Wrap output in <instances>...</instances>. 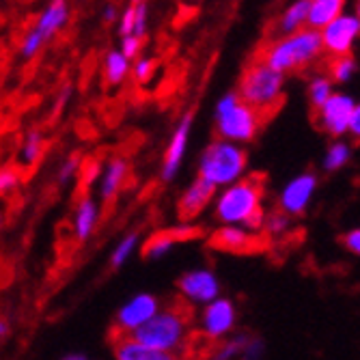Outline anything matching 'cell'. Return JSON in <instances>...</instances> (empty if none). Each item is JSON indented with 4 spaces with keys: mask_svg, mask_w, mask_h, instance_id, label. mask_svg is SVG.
Returning a JSON list of instances; mask_svg holds the SVG:
<instances>
[{
    "mask_svg": "<svg viewBox=\"0 0 360 360\" xmlns=\"http://www.w3.org/2000/svg\"><path fill=\"white\" fill-rule=\"evenodd\" d=\"M321 37L317 30L302 28L289 37L274 39L261 44L255 52V63L266 65V68L285 74V72H300L311 65L321 54Z\"/></svg>",
    "mask_w": 360,
    "mask_h": 360,
    "instance_id": "obj_1",
    "label": "cell"
},
{
    "mask_svg": "<svg viewBox=\"0 0 360 360\" xmlns=\"http://www.w3.org/2000/svg\"><path fill=\"white\" fill-rule=\"evenodd\" d=\"M192 313L194 311L188 304V300L179 296L171 300V304L162 313H155L147 323L139 326L136 330H129L127 335L149 349L169 352L181 343L188 323L192 321Z\"/></svg>",
    "mask_w": 360,
    "mask_h": 360,
    "instance_id": "obj_2",
    "label": "cell"
},
{
    "mask_svg": "<svg viewBox=\"0 0 360 360\" xmlns=\"http://www.w3.org/2000/svg\"><path fill=\"white\" fill-rule=\"evenodd\" d=\"M283 80V74L250 60L242 72L238 97L261 117V121L268 123L272 117H276L285 102Z\"/></svg>",
    "mask_w": 360,
    "mask_h": 360,
    "instance_id": "obj_3",
    "label": "cell"
},
{
    "mask_svg": "<svg viewBox=\"0 0 360 360\" xmlns=\"http://www.w3.org/2000/svg\"><path fill=\"white\" fill-rule=\"evenodd\" d=\"M268 177L264 173H250L242 181L229 188L216 205V218L222 222H242L248 229H259L264 224V210H261V196H264Z\"/></svg>",
    "mask_w": 360,
    "mask_h": 360,
    "instance_id": "obj_4",
    "label": "cell"
},
{
    "mask_svg": "<svg viewBox=\"0 0 360 360\" xmlns=\"http://www.w3.org/2000/svg\"><path fill=\"white\" fill-rule=\"evenodd\" d=\"M264 121L261 117L246 106L236 93L226 95L218 104L216 112V134L226 141H252L255 134L261 129Z\"/></svg>",
    "mask_w": 360,
    "mask_h": 360,
    "instance_id": "obj_5",
    "label": "cell"
},
{
    "mask_svg": "<svg viewBox=\"0 0 360 360\" xmlns=\"http://www.w3.org/2000/svg\"><path fill=\"white\" fill-rule=\"evenodd\" d=\"M246 160L248 158H246L244 149H240L231 143L216 141L205 149V153L201 158L199 177L214 186L231 184L244 173Z\"/></svg>",
    "mask_w": 360,
    "mask_h": 360,
    "instance_id": "obj_6",
    "label": "cell"
},
{
    "mask_svg": "<svg viewBox=\"0 0 360 360\" xmlns=\"http://www.w3.org/2000/svg\"><path fill=\"white\" fill-rule=\"evenodd\" d=\"M210 246L222 252H233V255H257V252H266L270 248V236L248 233L236 226H224V229H218L216 233H212Z\"/></svg>",
    "mask_w": 360,
    "mask_h": 360,
    "instance_id": "obj_7",
    "label": "cell"
},
{
    "mask_svg": "<svg viewBox=\"0 0 360 360\" xmlns=\"http://www.w3.org/2000/svg\"><path fill=\"white\" fill-rule=\"evenodd\" d=\"M358 35H360V18L354 15H341L319 32L321 48L330 56H349L352 44Z\"/></svg>",
    "mask_w": 360,
    "mask_h": 360,
    "instance_id": "obj_8",
    "label": "cell"
},
{
    "mask_svg": "<svg viewBox=\"0 0 360 360\" xmlns=\"http://www.w3.org/2000/svg\"><path fill=\"white\" fill-rule=\"evenodd\" d=\"M352 112H354V102L347 95H333L321 108L313 110V123L319 129H323V132L339 136L347 129Z\"/></svg>",
    "mask_w": 360,
    "mask_h": 360,
    "instance_id": "obj_9",
    "label": "cell"
},
{
    "mask_svg": "<svg viewBox=\"0 0 360 360\" xmlns=\"http://www.w3.org/2000/svg\"><path fill=\"white\" fill-rule=\"evenodd\" d=\"M205 229L203 226H175V229H162V231H155L143 246V257L145 259H153V257H162L173 244L179 242H190L196 238H203Z\"/></svg>",
    "mask_w": 360,
    "mask_h": 360,
    "instance_id": "obj_10",
    "label": "cell"
},
{
    "mask_svg": "<svg viewBox=\"0 0 360 360\" xmlns=\"http://www.w3.org/2000/svg\"><path fill=\"white\" fill-rule=\"evenodd\" d=\"M214 192H216V186L214 184L205 181L201 177L196 179L190 186V190H186L181 194V199L177 203V216H179V220H184V222L194 220L196 216H199L207 207V203L212 201Z\"/></svg>",
    "mask_w": 360,
    "mask_h": 360,
    "instance_id": "obj_11",
    "label": "cell"
},
{
    "mask_svg": "<svg viewBox=\"0 0 360 360\" xmlns=\"http://www.w3.org/2000/svg\"><path fill=\"white\" fill-rule=\"evenodd\" d=\"M155 311H158L155 298H151V296H139V298H134L132 302H129V304L119 313L115 328L125 330V333L136 330L139 326L147 323V321L155 315Z\"/></svg>",
    "mask_w": 360,
    "mask_h": 360,
    "instance_id": "obj_12",
    "label": "cell"
},
{
    "mask_svg": "<svg viewBox=\"0 0 360 360\" xmlns=\"http://www.w3.org/2000/svg\"><path fill=\"white\" fill-rule=\"evenodd\" d=\"M315 190V177L313 175H302L298 179H293L281 196V210H285L291 216H300L311 199V194Z\"/></svg>",
    "mask_w": 360,
    "mask_h": 360,
    "instance_id": "obj_13",
    "label": "cell"
},
{
    "mask_svg": "<svg viewBox=\"0 0 360 360\" xmlns=\"http://www.w3.org/2000/svg\"><path fill=\"white\" fill-rule=\"evenodd\" d=\"M177 287L181 289L184 296L199 300V302H207L214 300L218 293V283L214 278L212 272L199 270V272H188L177 281Z\"/></svg>",
    "mask_w": 360,
    "mask_h": 360,
    "instance_id": "obj_14",
    "label": "cell"
},
{
    "mask_svg": "<svg viewBox=\"0 0 360 360\" xmlns=\"http://www.w3.org/2000/svg\"><path fill=\"white\" fill-rule=\"evenodd\" d=\"M236 321V311H233V304L229 300H218L214 302L207 311H205V317H203V333L218 339L222 337L224 333L231 330V326Z\"/></svg>",
    "mask_w": 360,
    "mask_h": 360,
    "instance_id": "obj_15",
    "label": "cell"
},
{
    "mask_svg": "<svg viewBox=\"0 0 360 360\" xmlns=\"http://www.w3.org/2000/svg\"><path fill=\"white\" fill-rule=\"evenodd\" d=\"M341 11H343V0H315L309 7L307 28L321 32L326 26L341 18Z\"/></svg>",
    "mask_w": 360,
    "mask_h": 360,
    "instance_id": "obj_16",
    "label": "cell"
},
{
    "mask_svg": "<svg viewBox=\"0 0 360 360\" xmlns=\"http://www.w3.org/2000/svg\"><path fill=\"white\" fill-rule=\"evenodd\" d=\"M218 347V339L205 335L203 330H194L184 343V360H210L216 356Z\"/></svg>",
    "mask_w": 360,
    "mask_h": 360,
    "instance_id": "obj_17",
    "label": "cell"
},
{
    "mask_svg": "<svg viewBox=\"0 0 360 360\" xmlns=\"http://www.w3.org/2000/svg\"><path fill=\"white\" fill-rule=\"evenodd\" d=\"M190 123H192V117H184L181 125L177 127V132L173 136V143L169 145V151H167V158H165V171H162V177L165 179H171L179 167L181 162V155H184V149H186V141H188V129H190Z\"/></svg>",
    "mask_w": 360,
    "mask_h": 360,
    "instance_id": "obj_18",
    "label": "cell"
},
{
    "mask_svg": "<svg viewBox=\"0 0 360 360\" xmlns=\"http://www.w3.org/2000/svg\"><path fill=\"white\" fill-rule=\"evenodd\" d=\"M309 7H311V3H296V5H291L283 13V18L276 22V32H278V35L289 37V35H293V32L302 30V24H307Z\"/></svg>",
    "mask_w": 360,
    "mask_h": 360,
    "instance_id": "obj_19",
    "label": "cell"
},
{
    "mask_svg": "<svg viewBox=\"0 0 360 360\" xmlns=\"http://www.w3.org/2000/svg\"><path fill=\"white\" fill-rule=\"evenodd\" d=\"M127 175V165L123 160H115L108 173H106V179H104V188H102V196L106 201H112L115 194L119 192V188L123 186V179Z\"/></svg>",
    "mask_w": 360,
    "mask_h": 360,
    "instance_id": "obj_20",
    "label": "cell"
},
{
    "mask_svg": "<svg viewBox=\"0 0 360 360\" xmlns=\"http://www.w3.org/2000/svg\"><path fill=\"white\" fill-rule=\"evenodd\" d=\"M65 18H68V9H65V5L63 3H54V5H50L48 7V11L41 15V20H39V26H37V32L44 37V39H48L52 32L65 22Z\"/></svg>",
    "mask_w": 360,
    "mask_h": 360,
    "instance_id": "obj_21",
    "label": "cell"
},
{
    "mask_svg": "<svg viewBox=\"0 0 360 360\" xmlns=\"http://www.w3.org/2000/svg\"><path fill=\"white\" fill-rule=\"evenodd\" d=\"M127 74V60L119 52H110L106 58V84H119Z\"/></svg>",
    "mask_w": 360,
    "mask_h": 360,
    "instance_id": "obj_22",
    "label": "cell"
},
{
    "mask_svg": "<svg viewBox=\"0 0 360 360\" xmlns=\"http://www.w3.org/2000/svg\"><path fill=\"white\" fill-rule=\"evenodd\" d=\"M356 70V63L352 56H330V63H328V72H330V78L333 80H339V82H345Z\"/></svg>",
    "mask_w": 360,
    "mask_h": 360,
    "instance_id": "obj_23",
    "label": "cell"
},
{
    "mask_svg": "<svg viewBox=\"0 0 360 360\" xmlns=\"http://www.w3.org/2000/svg\"><path fill=\"white\" fill-rule=\"evenodd\" d=\"M93 222H95V207L89 199H82L80 201V207H78V240H86L91 229H93Z\"/></svg>",
    "mask_w": 360,
    "mask_h": 360,
    "instance_id": "obj_24",
    "label": "cell"
},
{
    "mask_svg": "<svg viewBox=\"0 0 360 360\" xmlns=\"http://www.w3.org/2000/svg\"><path fill=\"white\" fill-rule=\"evenodd\" d=\"M333 97V91H330V80L328 78H317L313 84H311V102H313V110L321 108L326 102H328Z\"/></svg>",
    "mask_w": 360,
    "mask_h": 360,
    "instance_id": "obj_25",
    "label": "cell"
},
{
    "mask_svg": "<svg viewBox=\"0 0 360 360\" xmlns=\"http://www.w3.org/2000/svg\"><path fill=\"white\" fill-rule=\"evenodd\" d=\"M347 160H349V149H347V145H333V149L328 151V158H326V169L335 171V169L343 167Z\"/></svg>",
    "mask_w": 360,
    "mask_h": 360,
    "instance_id": "obj_26",
    "label": "cell"
},
{
    "mask_svg": "<svg viewBox=\"0 0 360 360\" xmlns=\"http://www.w3.org/2000/svg\"><path fill=\"white\" fill-rule=\"evenodd\" d=\"M39 155H41V136L37 132H32L28 136V143H26V149H24V158H26L28 165L32 167L39 160Z\"/></svg>",
    "mask_w": 360,
    "mask_h": 360,
    "instance_id": "obj_27",
    "label": "cell"
},
{
    "mask_svg": "<svg viewBox=\"0 0 360 360\" xmlns=\"http://www.w3.org/2000/svg\"><path fill=\"white\" fill-rule=\"evenodd\" d=\"M244 345H246V339H244V337H238V339H233V341H226L224 345L218 347L214 360H229L233 354H238L240 349H244Z\"/></svg>",
    "mask_w": 360,
    "mask_h": 360,
    "instance_id": "obj_28",
    "label": "cell"
},
{
    "mask_svg": "<svg viewBox=\"0 0 360 360\" xmlns=\"http://www.w3.org/2000/svg\"><path fill=\"white\" fill-rule=\"evenodd\" d=\"M155 68H158V60H155V58L141 60V63L136 65V70H134V78H136V82H141V84L149 82V80H151V76L155 74Z\"/></svg>",
    "mask_w": 360,
    "mask_h": 360,
    "instance_id": "obj_29",
    "label": "cell"
},
{
    "mask_svg": "<svg viewBox=\"0 0 360 360\" xmlns=\"http://www.w3.org/2000/svg\"><path fill=\"white\" fill-rule=\"evenodd\" d=\"M18 181H20V169H15V167L3 169L0 171V194H5L7 190L15 188Z\"/></svg>",
    "mask_w": 360,
    "mask_h": 360,
    "instance_id": "obj_30",
    "label": "cell"
},
{
    "mask_svg": "<svg viewBox=\"0 0 360 360\" xmlns=\"http://www.w3.org/2000/svg\"><path fill=\"white\" fill-rule=\"evenodd\" d=\"M134 244H136V233H132V236H127V238H125V242L115 250V257H112V268H119V266L123 264V261L127 259V255L132 252Z\"/></svg>",
    "mask_w": 360,
    "mask_h": 360,
    "instance_id": "obj_31",
    "label": "cell"
},
{
    "mask_svg": "<svg viewBox=\"0 0 360 360\" xmlns=\"http://www.w3.org/2000/svg\"><path fill=\"white\" fill-rule=\"evenodd\" d=\"M95 175H97V162L91 160V158H86V160H84V165H82V169H80V190H84V188L93 181Z\"/></svg>",
    "mask_w": 360,
    "mask_h": 360,
    "instance_id": "obj_32",
    "label": "cell"
},
{
    "mask_svg": "<svg viewBox=\"0 0 360 360\" xmlns=\"http://www.w3.org/2000/svg\"><path fill=\"white\" fill-rule=\"evenodd\" d=\"M141 46H143V39L141 37H125L123 39V58L125 60L127 58H134L139 54Z\"/></svg>",
    "mask_w": 360,
    "mask_h": 360,
    "instance_id": "obj_33",
    "label": "cell"
},
{
    "mask_svg": "<svg viewBox=\"0 0 360 360\" xmlns=\"http://www.w3.org/2000/svg\"><path fill=\"white\" fill-rule=\"evenodd\" d=\"M41 41H44V37L39 35L37 30H32L30 35L24 39V48H22V50H24V54H26V56H32V54H35V52L39 50Z\"/></svg>",
    "mask_w": 360,
    "mask_h": 360,
    "instance_id": "obj_34",
    "label": "cell"
},
{
    "mask_svg": "<svg viewBox=\"0 0 360 360\" xmlns=\"http://www.w3.org/2000/svg\"><path fill=\"white\" fill-rule=\"evenodd\" d=\"M134 24H136V9L134 5L129 7L125 13H123V22H121V35L129 37V32H134Z\"/></svg>",
    "mask_w": 360,
    "mask_h": 360,
    "instance_id": "obj_35",
    "label": "cell"
},
{
    "mask_svg": "<svg viewBox=\"0 0 360 360\" xmlns=\"http://www.w3.org/2000/svg\"><path fill=\"white\" fill-rule=\"evenodd\" d=\"M134 9H136V24H134V32H136V37H141V39H143V35H145L147 7H145V3H136V5H134Z\"/></svg>",
    "mask_w": 360,
    "mask_h": 360,
    "instance_id": "obj_36",
    "label": "cell"
},
{
    "mask_svg": "<svg viewBox=\"0 0 360 360\" xmlns=\"http://www.w3.org/2000/svg\"><path fill=\"white\" fill-rule=\"evenodd\" d=\"M268 226H270V233L268 236H274V233H283L285 231V226H287V216L283 214V212H274L272 214V218H270V222H268Z\"/></svg>",
    "mask_w": 360,
    "mask_h": 360,
    "instance_id": "obj_37",
    "label": "cell"
},
{
    "mask_svg": "<svg viewBox=\"0 0 360 360\" xmlns=\"http://www.w3.org/2000/svg\"><path fill=\"white\" fill-rule=\"evenodd\" d=\"M343 244L347 250H352L354 255L360 257V229H356V231H349L347 236H343Z\"/></svg>",
    "mask_w": 360,
    "mask_h": 360,
    "instance_id": "obj_38",
    "label": "cell"
},
{
    "mask_svg": "<svg viewBox=\"0 0 360 360\" xmlns=\"http://www.w3.org/2000/svg\"><path fill=\"white\" fill-rule=\"evenodd\" d=\"M347 129H349V134L354 136V141L360 143V106H354V112H352V117H349Z\"/></svg>",
    "mask_w": 360,
    "mask_h": 360,
    "instance_id": "obj_39",
    "label": "cell"
},
{
    "mask_svg": "<svg viewBox=\"0 0 360 360\" xmlns=\"http://www.w3.org/2000/svg\"><path fill=\"white\" fill-rule=\"evenodd\" d=\"M78 165H80V153H74V155L68 160V165H65V167H63V171H60V181L68 179V177L78 169Z\"/></svg>",
    "mask_w": 360,
    "mask_h": 360,
    "instance_id": "obj_40",
    "label": "cell"
},
{
    "mask_svg": "<svg viewBox=\"0 0 360 360\" xmlns=\"http://www.w3.org/2000/svg\"><path fill=\"white\" fill-rule=\"evenodd\" d=\"M158 360H179V358H177V356H173L171 352H162Z\"/></svg>",
    "mask_w": 360,
    "mask_h": 360,
    "instance_id": "obj_41",
    "label": "cell"
},
{
    "mask_svg": "<svg viewBox=\"0 0 360 360\" xmlns=\"http://www.w3.org/2000/svg\"><path fill=\"white\" fill-rule=\"evenodd\" d=\"M9 333V328H7V323L3 321V319H0V337H5Z\"/></svg>",
    "mask_w": 360,
    "mask_h": 360,
    "instance_id": "obj_42",
    "label": "cell"
},
{
    "mask_svg": "<svg viewBox=\"0 0 360 360\" xmlns=\"http://www.w3.org/2000/svg\"><path fill=\"white\" fill-rule=\"evenodd\" d=\"M65 360H84V358H80V356H72V358H65Z\"/></svg>",
    "mask_w": 360,
    "mask_h": 360,
    "instance_id": "obj_43",
    "label": "cell"
},
{
    "mask_svg": "<svg viewBox=\"0 0 360 360\" xmlns=\"http://www.w3.org/2000/svg\"><path fill=\"white\" fill-rule=\"evenodd\" d=\"M358 15H360V3H358Z\"/></svg>",
    "mask_w": 360,
    "mask_h": 360,
    "instance_id": "obj_44",
    "label": "cell"
}]
</instances>
